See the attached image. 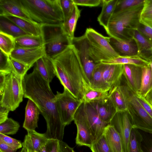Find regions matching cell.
<instances>
[{"label": "cell", "mask_w": 152, "mask_h": 152, "mask_svg": "<svg viewBox=\"0 0 152 152\" xmlns=\"http://www.w3.org/2000/svg\"><path fill=\"white\" fill-rule=\"evenodd\" d=\"M105 64H99L94 69L90 82V86L92 89L102 91H109L110 88L105 83L103 76Z\"/></svg>", "instance_id": "cell-26"}, {"label": "cell", "mask_w": 152, "mask_h": 152, "mask_svg": "<svg viewBox=\"0 0 152 152\" xmlns=\"http://www.w3.org/2000/svg\"><path fill=\"white\" fill-rule=\"evenodd\" d=\"M77 128L75 139L77 145L90 148L93 140L83 108V103L76 111L74 118Z\"/></svg>", "instance_id": "cell-12"}, {"label": "cell", "mask_w": 152, "mask_h": 152, "mask_svg": "<svg viewBox=\"0 0 152 152\" xmlns=\"http://www.w3.org/2000/svg\"><path fill=\"white\" fill-rule=\"evenodd\" d=\"M6 75L0 72V94L1 95L3 91L5 86Z\"/></svg>", "instance_id": "cell-52"}, {"label": "cell", "mask_w": 152, "mask_h": 152, "mask_svg": "<svg viewBox=\"0 0 152 152\" xmlns=\"http://www.w3.org/2000/svg\"><path fill=\"white\" fill-rule=\"evenodd\" d=\"M0 17L13 23L29 35L39 36L42 34V25L36 22L14 16Z\"/></svg>", "instance_id": "cell-20"}, {"label": "cell", "mask_w": 152, "mask_h": 152, "mask_svg": "<svg viewBox=\"0 0 152 152\" xmlns=\"http://www.w3.org/2000/svg\"><path fill=\"white\" fill-rule=\"evenodd\" d=\"M133 38L138 48V56L149 62L152 61V44L137 30L134 32Z\"/></svg>", "instance_id": "cell-25"}, {"label": "cell", "mask_w": 152, "mask_h": 152, "mask_svg": "<svg viewBox=\"0 0 152 152\" xmlns=\"http://www.w3.org/2000/svg\"><path fill=\"white\" fill-rule=\"evenodd\" d=\"M34 67L42 77L49 83L56 76L52 60L46 54L36 62Z\"/></svg>", "instance_id": "cell-23"}, {"label": "cell", "mask_w": 152, "mask_h": 152, "mask_svg": "<svg viewBox=\"0 0 152 152\" xmlns=\"http://www.w3.org/2000/svg\"><path fill=\"white\" fill-rule=\"evenodd\" d=\"M141 152H144L142 150V151H141Z\"/></svg>", "instance_id": "cell-58"}, {"label": "cell", "mask_w": 152, "mask_h": 152, "mask_svg": "<svg viewBox=\"0 0 152 152\" xmlns=\"http://www.w3.org/2000/svg\"><path fill=\"white\" fill-rule=\"evenodd\" d=\"M142 67L131 65H124L122 77L128 87L135 94L139 92L141 86Z\"/></svg>", "instance_id": "cell-15"}, {"label": "cell", "mask_w": 152, "mask_h": 152, "mask_svg": "<svg viewBox=\"0 0 152 152\" xmlns=\"http://www.w3.org/2000/svg\"><path fill=\"white\" fill-rule=\"evenodd\" d=\"M144 1L145 0H118L113 14L143 4Z\"/></svg>", "instance_id": "cell-39"}, {"label": "cell", "mask_w": 152, "mask_h": 152, "mask_svg": "<svg viewBox=\"0 0 152 152\" xmlns=\"http://www.w3.org/2000/svg\"><path fill=\"white\" fill-rule=\"evenodd\" d=\"M31 19L42 25H61L64 17L60 0H20Z\"/></svg>", "instance_id": "cell-3"}, {"label": "cell", "mask_w": 152, "mask_h": 152, "mask_svg": "<svg viewBox=\"0 0 152 152\" xmlns=\"http://www.w3.org/2000/svg\"><path fill=\"white\" fill-rule=\"evenodd\" d=\"M90 148L92 152H111L103 134L92 143Z\"/></svg>", "instance_id": "cell-40"}, {"label": "cell", "mask_w": 152, "mask_h": 152, "mask_svg": "<svg viewBox=\"0 0 152 152\" xmlns=\"http://www.w3.org/2000/svg\"><path fill=\"white\" fill-rule=\"evenodd\" d=\"M89 103L94 107L100 118L108 124L117 112L109 96L102 99Z\"/></svg>", "instance_id": "cell-18"}, {"label": "cell", "mask_w": 152, "mask_h": 152, "mask_svg": "<svg viewBox=\"0 0 152 152\" xmlns=\"http://www.w3.org/2000/svg\"><path fill=\"white\" fill-rule=\"evenodd\" d=\"M13 71L14 73L23 78L31 67L28 65L10 57Z\"/></svg>", "instance_id": "cell-42"}, {"label": "cell", "mask_w": 152, "mask_h": 152, "mask_svg": "<svg viewBox=\"0 0 152 152\" xmlns=\"http://www.w3.org/2000/svg\"><path fill=\"white\" fill-rule=\"evenodd\" d=\"M109 95V91H102L91 88L85 93L82 101L83 103H91L105 98Z\"/></svg>", "instance_id": "cell-38"}, {"label": "cell", "mask_w": 152, "mask_h": 152, "mask_svg": "<svg viewBox=\"0 0 152 152\" xmlns=\"http://www.w3.org/2000/svg\"><path fill=\"white\" fill-rule=\"evenodd\" d=\"M80 14V10L74 4L71 13L61 25L63 31L71 42L75 37L74 33Z\"/></svg>", "instance_id": "cell-29"}, {"label": "cell", "mask_w": 152, "mask_h": 152, "mask_svg": "<svg viewBox=\"0 0 152 152\" xmlns=\"http://www.w3.org/2000/svg\"><path fill=\"white\" fill-rule=\"evenodd\" d=\"M60 3L63 13L64 22L71 13L74 4L72 0H60Z\"/></svg>", "instance_id": "cell-44"}, {"label": "cell", "mask_w": 152, "mask_h": 152, "mask_svg": "<svg viewBox=\"0 0 152 152\" xmlns=\"http://www.w3.org/2000/svg\"><path fill=\"white\" fill-rule=\"evenodd\" d=\"M0 139H1L8 145L17 150L23 147L22 143L18 140L12 138L7 135L0 133Z\"/></svg>", "instance_id": "cell-43"}, {"label": "cell", "mask_w": 152, "mask_h": 152, "mask_svg": "<svg viewBox=\"0 0 152 152\" xmlns=\"http://www.w3.org/2000/svg\"><path fill=\"white\" fill-rule=\"evenodd\" d=\"M146 146H145L146 151L144 152H152V142L146 141Z\"/></svg>", "instance_id": "cell-54"}, {"label": "cell", "mask_w": 152, "mask_h": 152, "mask_svg": "<svg viewBox=\"0 0 152 152\" xmlns=\"http://www.w3.org/2000/svg\"><path fill=\"white\" fill-rule=\"evenodd\" d=\"M62 24L42 25L46 55L51 58L72 44L62 29Z\"/></svg>", "instance_id": "cell-7"}, {"label": "cell", "mask_w": 152, "mask_h": 152, "mask_svg": "<svg viewBox=\"0 0 152 152\" xmlns=\"http://www.w3.org/2000/svg\"><path fill=\"white\" fill-rule=\"evenodd\" d=\"M60 152H74L73 148L62 140L60 141Z\"/></svg>", "instance_id": "cell-51"}, {"label": "cell", "mask_w": 152, "mask_h": 152, "mask_svg": "<svg viewBox=\"0 0 152 152\" xmlns=\"http://www.w3.org/2000/svg\"><path fill=\"white\" fill-rule=\"evenodd\" d=\"M109 42L120 56H138L137 46L133 38L124 40L110 37Z\"/></svg>", "instance_id": "cell-17"}, {"label": "cell", "mask_w": 152, "mask_h": 152, "mask_svg": "<svg viewBox=\"0 0 152 152\" xmlns=\"http://www.w3.org/2000/svg\"><path fill=\"white\" fill-rule=\"evenodd\" d=\"M143 4L113 14L105 29L107 33L110 37L123 40L133 39L140 23Z\"/></svg>", "instance_id": "cell-4"}, {"label": "cell", "mask_w": 152, "mask_h": 152, "mask_svg": "<svg viewBox=\"0 0 152 152\" xmlns=\"http://www.w3.org/2000/svg\"><path fill=\"white\" fill-rule=\"evenodd\" d=\"M102 134L111 152H124L121 137L113 126L108 124L105 128Z\"/></svg>", "instance_id": "cell-24"}, {"label": "cell", "mask_w": 152, "mask_h": 152, "mask_svg": "<svg viewBox=\"0 0 152 152\" xmlns=\"http://www.w3.org/2000/svg\"><path fill=\"white\" fill-rule=\"evenodd\" d=\"M118 0H102L101 12L97 18L99 24L105 29L114 14Z\"/></svg>", "instance_id": "cell-27"}, {"label": "cell", "mask_w": 152, "mask_h": 152, "mask_svg": "<svg viewBox=\"0 0 152 152\" xmlns=\"http://www.w3.org/2000/svg\"><path fill=\"white\" fill-rule=\"evenodd\" d=\"M22 87L24 97L35 103L46 121L45 136L48 139L62 140L65 126L61 120L53 101L55 95L50 83L42 77L34 67L32 72L26 75L23 78Z\"/></svg>", "instance_id": "cell-1"}, {"label": "cell", "mask_w": 152, "mask_h": 152, "mask_svg": "<svg viewBox=\"0 0 152 152\" xmlns=\"http://www.w3.org/2000/svg\"><path fill=\"white\" fill-rule=\"evenodd\" d=\"M72 44L77 51L90 86L93 72L99 64L95 63L90 55L87 40L84 34L79 37H75L72 41Z\"/></svg>", "instance_id": "cell-10"}, {"label": "cell", "mask_w": 152, "mask_h": 152, "mask_svg": "<svg viewBox=\"0 0 152 152\" xmlns=\"http://www.w3.org/2000/svg\"><path fill=\"white\" fill-rule=\"evenodd\" d=\"M83 105L93 143L102 134L105 128L109 124L104 122L100 118L96 110L90 103H83Z\"/></svg>", "instance_id": "cell-13"}, {"label": "cell", "mask_w": 152, "mask_h": 152, "mask_svg": "<svg viewBox=\"0 0 152 152\" xmlns=\"http://www.w3.org/2000/svg\"><path fill=\"white\" fill-rule=\"evenodd\" d=\"M152 88V72L148 65L142 67L140 88L138 94L145 96Z\"/></svg>", "instance_id": "cell-32"}, {"label": "cell", "mask_w": 152, "mask_h": 152, "mask_svg": "<svg viewBox=\"0 0 152 152\" xmlns=\"http://www.w3.org/2000/svg\"><path fill=\"white\" fill-rule=\"evenodd\" d=\"M16 151L0 139V152H16Z\"/></svg>", "instance_id": "cell-50"}, {"label": "cell", "mask_w": 152, "mask_h": 152, "mask_svg": "<svg viewBox=\"0 0 152 152\" xmlns=\"http://www.w3.org/2000/svg\"><path fill=\"white\" fill-rule=\"evenodd\" d=\"M20 127L19 123L11 118H8L0 124V133L6 135L15 134Z\"/></svg>", "instance_id": "cell-37"}, {"label": "cell", "mask_w": 152, "mask_h": 152, "mask_svg": "<svg viewBox=\"0 0 152 152\" xmlns=\"http://www.w3.org/2000/svg\"><path fill=\"white\" fill-rule=\"evenodd\" d=\"M109 124L113 126L119 134L124 152H128L129 137L133 126L127 110L117 112Z\"/></svg>", "instance_id": "cell-11"}, {"label": "cell", "mask_w": 152, "mask_h": 152, "mask_svg": "<svg viewBox=\"0 0 152 152\" xmlns=\"http://www.w3.org/2000/svg\"><path fill=\"white\" fill-rule=\"evenodd\" d=\"M135 94L140 104L152 118V105L146 100L144 96L139 94Z\"/></svg>", "instance_id": "cell-48"}, {"label": "cell", "mask_w": 152, "mask_h": 152, "mask_svg": "<svg viewBox=\"0 0 152 152\" xmlns=\"http://www.w3.org/2000/svg\"><path fill=\"white\" fill-rule=\"evenodd\" d=\"M117 86L126 102L127 111L133 128L152 134V118L140 104L135 94L127 85L122 77Z\"/></svg>", "instance_id": "cell-5"}, {"label": "cell", "mask_w": 152, "mask_h": 152, "mask_svg": "<svg viewBox=\"0 0 152 152\" xmlns=\"http://www.w3.org/2000/svg\"><path fill=\"white\" fill-rule=\"evenodd\" d=\"M15 39L10 35L0 32V50L10 56L15 48Z\"/></svg>", "instance_id": "cell-35"}, {"label": "cell", "mask_w": 152, "mask_h": 152, "mask_svg": "<svg viewBox=\"0 0 152 152\" xmlns=\"http://www.w3.org/2000/svg\"><path fill=\"white\" fill-rule=\"evenodd\" d=\"M109 96L117 112L127 110V104L125 98L118 86L114 87L109 91Z\"/></svg>", "instance_id": "cell-33"}, {"label": "cell", "mask_w": 152, "mask_h": 152, "mask_svg": "<svg viewBox=\"0 0 152 152\" xmlns=\"http://www.w3.org/2000/svg\"><path fill=\"white\" fill-rule=\"evenodd\" d=\"M105 64L103 78L105 83L110 86V90L117 86L121 81L123 73L124 65Z\"/></svg>", "instance_id": "cell-21"}, {"label": "cell", "mask_w": 152, "mask_h": 152, "mask_svg": "<svg viewBox=\"0 0 152 152\" xmlns=\"http://www.w3.org/2000/svg\"><path fill=\"white\" fill-rule=\"evenodd\" d=\"M46 54L45 46L35 48H15L10 57L28 65L31 68L40 58Z\"/></svg>", "instance_id": "cell-14"}, {"label": "cell", "mask_w": 152, "mask_h": 152, "mask_svg": "<svg viewBox=\"0 0 152 152\" xmlns=\"http://www.w3.org/2000/svg\"><path fill=\"white\" fill-rule=\"evenodd\" d=\"M23 79L13 72L6 76L4 88L0 95V105L10 111H14L18 107L24 97Z\"/></svg>", "instance_id": "cell-8"}, {"label": "cell", "mask_w": 152, "mask_h": 152, "mask_svg": "<svg viewBox=\"0 0 152 152\" xmlns=\"http://www.w3.org/2000/svg\"><path fill=\"white\" fill-rule=\"evenodd\" d=\"M60 140L56 139H49L45 147L46 152H60Z\"/></svg>", "instance_id": "cell-46"}, {"label": "cell", "mask_w": 152, "mask_h": 152, "mask_svg": "<svg viewBox=\"0 0 152 152\" xmlns=\"http://www.w3.org/2000/svg\"><path fill=\"white\" fill-rule=\"evenodd\" d=\"M51 59L56 76L64 89L75 99L82 101L85 93L91 88L74 46L69 45Z\"/></svg>", "instance_id": "cell-2"}, {"label": "cell", "mask_w": 152, "mask_h": 152, "mask_svg": "<svg viewBox=\"0 0 152 152\" xmlns=\"http://www.w3.org/2000/svg\"><path fill=\"white\" fill-rule=\"evenodd\" d=\"M142 141V136L138 129L133 128L129 137L128 152H141Z\"/></svg>", "instance_id": "cell-34"}, {"label": "cell", "mask_w": 152, "mask_h": 152, "mask_svg": "<svg viewBox=\"0 0 152 152\" xmlns=\"http://www.w3.org/2000/svg\"><path fill=\"white\" fill-rule=\"evenodd\" d=\"M48 139L45 133L41 134L35 130L28 131L22 144L27 152H37L45 145Z\"/></svg>", "instance_id": "cell-19"}, {"label": "cell", "mask_w": 152, "mask_h": 152, "mask_svg": "<svg viewBox=\"0 0 152 152\" xmlns=\"http://www.w3.org/2000/svg\"><path fill=\"white\" fill-rule=\"evenodd\" d=\"M37 152H46L45 145L42 148L38 151Z\"/></svg>", "instance_id": "cell-55"}, {"label": "cell", "mask_w": 152, "mask_h": 152, "mask_svg": "<svg viewBox=\"0 0 152 152\" xmlns=\"http://www.w3.org/2000/svg\"><path fill=\"white\" fill-rule=\"evenodd\" d=\"M149 65L150 66L152 72V61H150L149 62Z\"/></svg>", "instance_id": "cell-57"}, {"label": "cell", "mask_w": 152, "mask_h": 152, "mask_svg": "<svg viewBox=\"0 0 152 152\" xmlns=\"http://www.w3.org/2000/svg\"><path fill=\"white\" fill-rule=\"evenodd\" d=\"M15 48H35L44 46L42 34L39 36L23 35L15 39Z\"/></svg>", "instance_id": "cell-28"}, {"label": "cell", "mask_w": 152, "mask_h": 152, "mask_svg": "<svg viewBox=\"0 0 152 152\" xmlns=\"http://www.w3.org/2000/svg\"><path fill=\"white\" fill-rule=\"evenodd\" d=\"M73 3L77 6L95 7L102 3L101 0H72Z\"/></svg>", "instance_id": "cell-47"}, {"label": "cell", "mask_w": 152, "mask_h": 152, "mask_svg": "<svg viewBox=\"0 0 152 152\" xmlns=\"http://www.w3.org/2000/svg\"><path fill=\"white\" fill-rule=\"evenodd\" d=\"M74 152H75V151H74Z\"/></svg>", "instance_id": "cell-59"}, {"label": "cell", "mask_w": 152, "mask_h": 152, "mask_svg": "<svg viewBox=\"0 0 152 152\" xmlns=\"http://www.w3.org/2000/svg\"><path fill=\"white\" fill-rule=\"evenodd\" d=\"M146 100L152 105V88L144 96Z\"/></svg>", "instance_id": "cell-53"}, {"label": "cell", "mask_w": 152, "mask_h": 152, "mask_svg": "<svg viewBox=\"0 0 152 152\" xmlns=\"http://www.w3.org/2000/svg\"><path fill=\"white\" fill-rule=\"evenodd\" d=\"M0 32L10 35L15 39L29 35L13 23L2 17L0 19Z\"/></svg>", "instance_id": "cell-31"}, {"label": "cell", "mask_w": 152, "mask_h": 152, "mask_svg": "<svg viewBox=\"0 0 152 152\" xmlns=\"http://www.w3.org/2000/svg\"><path fill=\"white\" fill-rule=\"evenodd\" d=\"M19 152H27L26 149L24 148L23 147Z\"/></svg>", "instance_id": "cell-56"}, {"label": "cell", "mask_w": 152, "mask_h": 152, "mask_svg": "<svg viewBox=\"0 0 152 152\" xmlns=\"http://www.w3.org/2000/svg\"><path fill=\"white\" fill-rule=\"evenodd\" d=\"M10 110L0 105V124L6 121L8 118V116Z\"/></svg>", "instance_id": "cell-49"}, {"label": "cell", "mask_w": 152, "mask_h": 152, "mask_svg": "<svg viewBox=\"0 0 152 152\" xmlns=\"http://www.w3.org/2000/svg\"><path fill=\"white\" fill-rule=\"evenodd\" d=\"M12 71L10 56L0 50V72L5 73L7 75Z\"/></svg>", "instance_id": "cell-41"}, {"label": "cell", "mask_w": 152, "mask_h": 152, "mask_svg": "<svg viewBox=\"0 0 152 152\" xmlns=\"http://www.w3.org/2000/svg\"><path fill=\"white\" fill-rule=\"evenodd\" d=\"M7 15L15 16L34 21L23 7L20 0H0V16Z\"/></svg>", "instance_id": "cell-16"}, {"label": "cell", "mask_w": 152, "mask_h": 152, "mask_svg": "<svg viewBox=\"0 0 152 152\" xmlns=\"http://www.w3.org/2000/svg\"><path fill=\"white\" fill-rule=\"evenodd\" d=\"M61 120L65 126L74 120L75 114L83 103L75 99L66 89L62 93L57 92L53 99Z\"/></svg>", "instance_id": "cell-9"}, {"label": "cell", "mask_w": 152, "mask_h": 152, "mask_svg": "<svg viewBox=\"0 0 152 152\" xmlns=\"http://www.w3.org/2000/svg\"><path fill=\"white\" fill-rule=\"evenodd\" d=\"M87 42L90 55L96 64L110 60L119 55L109 42V37H105L92 28H86L84 34Z\"/></svg>", "instance_id": "cell-6"}, {"label": "cell", "mask_w": 152, "mask_h": 152, "mask_svg": "<svg viewBox=\"0 0 152 152\" xmlns=\"http://www.w3.org/2000/svg\"><path fill=\"white\" fill-rule=\"evenodd\" d=\"M40 111L37 105L28 99L25 108V118L23 127L27 131H34L38 127Z\"/></svg>", "instance_id": "cell-22"}, {"label": "cell", "mask_w": 152, "mask_h": 152, "mask_svg": "<svg viewBox=\"0 0 152 152\" xmlns=\"http://www.w3.org/2000/svg\"><path fill=\"white\" fill-rule=\"evenodd\" d=\"M137 30L149 42L152 44V28L140 23Z\"/></svg>", "instance_id": "cell-45"}, {"label": "cell", "mask_w": 152, "mask_h": 152, "mask_svg": "<svg viewBox=\"0 0 152 152\" xmlns=\"http://www.w3.org/2000/svg\"><path fill=\"white\" fill-rule=\"evenodd\" d=\"M149 62L138 56H119L114 58L106 61H102L101 63L106 64H131L141 67L148 65Z\"/></svg>", "instance_id": "cell-30"}, {"label": "cell", "mask_w": 152, "mask_h": 152, "mask_svg": "<svg viewBox=\"0 0 152 152\" xmlns=\"http://www.w3.org/2000/svg\"><path fill=\"white\" fill-rule=\"evenodd\" d=\"M140 22L152 28V0H145Z\"/></svg>", "instance_id": "cell-36"}]
</instances>
